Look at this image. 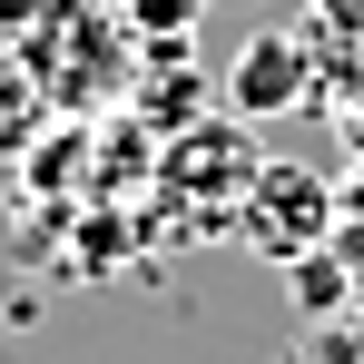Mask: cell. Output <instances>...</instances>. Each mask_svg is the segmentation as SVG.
<instances>
[{"instance_id": "cell-1", "label": "cell", "mask_w": 364, "mask_h": 364, "mask_svg": "<svg viewBox=\"0 0 364 364\" xmlns=\"http://www.w3.org/2000/svg\"><path fill=\"white\" fill-rule=\"evenodd\" d=\"M305 89H315V60H305V30H256L227 69V99H237L246 119H276V109H296Z\"/></svg>"}, {"instance_id": "cell-2", "label": "cell", "mask_w": 364, "mask_h": 364, "mask_svg": "<svg viewBox=\"0 0 364 364\" xmlns=\"http://www.w3.org/2000/svg\"><path fill=\"white\" fill-rule=\"evenodd\" d=\"M266 217H276V256H296V246L315 237V217H325V187L305 178V168H276V207H266Z\"/></svg>"}, {"instance_id": "cell-3", "label": "cell", "mask_w": 364, "mask_h": 364, "mask_svg": "<svg viewBox=\"0 0 364 364\" xmlns=\"http://www.w3.org/2000/svg\"><path fill=\"white\" fill-rule=\"evenodd\" d=\"M315 30H345V40H364V0H315Z\"/></svg>"}]
</instances>
